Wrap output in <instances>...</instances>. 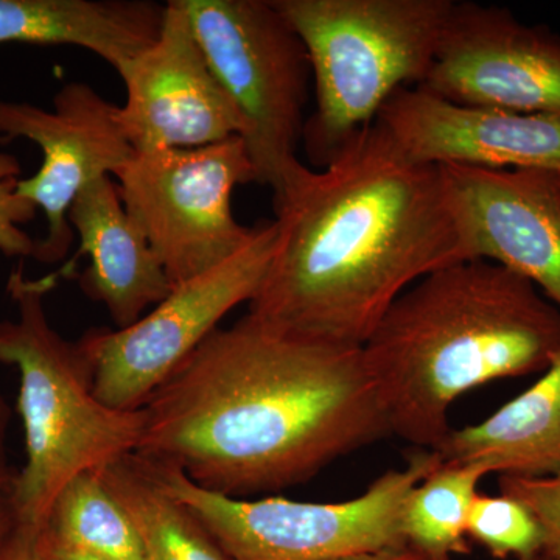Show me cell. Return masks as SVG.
<instances>
[{
	"instance_id": "obj_1",
	"label": "cell",
	"mask_w": 560,
	"mask_h": 560,
	"mask_svg": "<svg viewBox=\"0 0 560 560\" xmlns=\"http://www.w3.org/2000/svg\"><path fill=\"white\" fill-rule=\"evenodd\" d=\"M143 411L136 455L235 499L302 485L390 436L361 348L250 315L213 331Z\"/></svg>"
},
{
	"instance_id": "obj_2",
	"label": "cell",
	"mask_w": 560,
	"mask_h": 560,
	"mask_svg": "<svg viewBox=\"0 0 560 560\" xmlns=\"http://www.w3.org/2000/svg\"><path fill=\"white\" fill-rule=\"evenodd\" d=\"M276 245L254 318L361 348L430 272L475 259L440 165L411 160L377 120L275 201Z\"/></svg>"
},
{
	"instance_id": "obj_3",
	"label": "cell",
	"mask_w": 560,
	"mask_h": 560,
	"mask_svg": "<svg viewBox=\"0 0 560 560\" xmlns=\"http://www.w3.org/2000/svg\"><path fill=\"white\" fill-rule=\"evenodd\" d=\"M361 350L390 434L436 451L464 394L550 366L560 311L495 261H456L401 293Z\"/></svg>"
},
{
	"instance_id": "obj_4",
	"label": "cell",
	"mask_w": 560,
	"mask_h": 560,
	"mask_svg": "<svg viewBox=\"0 0 560 560\" xmlns=\"http://www.w3.org/2000/svg\"><path fill=\"white\" fill-rule=\"evenodd\" d=\"M55 272L31 279L22 264L7 291L16 318L0 320V364L20 374V408L27 459L9 488L14 522L43 529L51 506L73 478L105 469L138 452L145 411L103 404L79 345L62 338L47 318L44 300Z\"/></svg>"
},
{
	"instance_id": "obj_5",
	"label": "cell",
	"mask_w": 560,
	"mask_h": 560,
	"mask_svg": "<svg viewBox=\"0 0 560 560\" xmlns=\"http://www.w3.org/2000/svg\"><path fill=\"white\" fill-rule=\"evenodd\" d=\"M307 50L315 113L304 145L323 168L404 88L422 86L455 0H276Z\"/></svg>"
},
{
	"instance_id": "obj_6",
	"label": "cell",
	"mask_w": 560,
	"mask_h": 560,
	"mask_svg": "<svg viewBox=\"0 0 560 560\" xmlns=\"http://www.w3.org/2000/svg\"><path fill=\"white\" fill-rule=\"evenodd\" d=\"M138 458L205 525L230 560H338L404 550L405 500L442 464L436 452L420 451L404 469L386 471L355 499L312 503L283 497L235 499L201 488L175 467Z\"/></svg>"
},
{
	"instance_id": "obj_7",
	"label": "cell",
	"mask_w": 560,
	"mask_h": 560,
	"mask_svg": "<svg viewBox=\"0 0 560 560\" xmlns=\"http://www.w3.org/2000/svg\"><path fill=\"white\" fill-rule=\"evenodd\" d=\"M213 75L241 110L256 183L280 200L307 171L298 158L312 68L276 0H180Z\"/></svg>"
},
{
	"instance_id": "obj_8",
	"label": "cell",
	"mask_w": 560,
	"mask_h": 560,
	"mask_svg": "<svg viewBox=\"0 0 560 560\" xmlns=\"http://www.w3.org/2000/svg\"><path fill=\"white\" fill-rule=\"evenodd\" d=\"M113 178L173 289L231 259L256 234L232 212L234 190L256 183L241 136L200 149L135 153Z\"/></svg>"
},
{
	"instance_id": "obj_9",
	"label": "cell",
	"mask_w": 560,
	"mask_h": 560,
	"mask_svg": "<svg viewBox=\"0 0 560 560\" xmlns=\"http://www.w3.org/2000/svg\"><path fill=\"white\" fill-rule=\"evenodd\" d=\"M276 223L256 234L234 257L180 283L138 323L125 329H90L77 341L95 396L110 408L142 410L154 393L237 305L249 304L267 275Z\"/></svg>"
},
{
	"instance_id": "obj_10",
	"label": "cell",
	"mask_w": 560,
	"mask_h": 560,
	"mask_svg": "<svg viewBox=\"0 0 560 560\" xmlns=\"http://www.w3.org/2000/svg\"><path fill=\"white\" fill-rule=\"evenodd\" d=\"M0 139L31 140L43 151L32 178L18 194L46 217V235L36 238L33 259L58 264L68 256L75 232L69 212L77 197L95 180L114 176L135 156L119 119V106L91 84L70 81L55 94L54 109L27 102L0 101Z\"/></svg>"
},
{
	"instance_id": "obj_11",
	"label": "cell",
	"mask_w": 560,
	"mask_h": 560,
	"mask_svg": "<svg viewBox=\"0 0 560 560\" xmlns=\"http://www.w3.org/2000/svg\"><path fill=\"white\" fill-rule=\"evenodd\" d=\"M422 86L458 105L560 117V35L501 7L456 2Z\"/></svg>"
},
{
	"instance_id": "obj_12",
	"label": "cell",
	"mask_w": 560,
	"mask_h": 560,
	"mask_svg": "<svg viewBox=\"0 0 560 560\" xmlns=\"http://www.w3.org/2000/svg\"><path fill=\"white\" fill-rule=\"evenodd\" d=\"M121 128L135 153L200 149L243 136L245 121L202 54L180 0L165 3L156 43L119 73Z\"/></svg>"
},
{
	"instance_id": "obj_13",
	"label": "cell",
	"mask_w": 560,
	"mask_h": 560,
	"mask_svg": "<svg viewBox=\"0 0 560 560\" xmlns=\"http://www.w3.org/2000/svg\"><path fill=\"white\" fill-rule=\"evenodd\" d=\"M377 121L423 164L560 173V117L458 105L415 86L397 91Z\"/></svg>"
},
{
	"instance_id": "obj_14",
	"label": "cell",
	"mask_w": 560,
	"mask_h": 560,
	"mask_svg": "<svg viewBox=\"0 0 560 560\" xmlns=\"http://www.w3.org/2000/svg\"><path fill=\"white\" fill-rule=\"evenodd\" d=\"M440 167L475 259L529 280L560 311L558 173Z\"/></svg>"
},
{
	"instance_id": "obj_15",
	"label": "cell",
	"mask_w": 560,
	"mask_h": 560,
	"mask_svg": "<svg viewBox=\"0 0 560 560\" xmlns=\"http://www.w3.org/2000/svg\"><path fill=\"white\" fill-rule=\"evenodd\" d=\"M69 223L79 235V250L55 275L73 278L81 257H90L79 276L81 290L105 305L117 329L138 323L147 308L151 311L171 294L164 265L125 209L110 176L81 191L70 208Z\"/></svg>"
},
{
	"instance_id": "obj_16",
	"label": "cell",
	"mask_w": 560,
	"mask_h": 560,
	"mask_svg": "<svg viewBox=\"0 0 560 560\" xmlns=\"http://www.w3.org/2000/svg\"><path fill=\"white\" fill-rule=\"evenodd\" d=\"M165 3L150 0H0V46H75L117 73L156 43Z\"/></svg>"
},
{
	"instance_id": "obj_17",
	"label": "cell",
	"mask_w": 560,
	"mask_h": 560,
	"mask_svg": "<svg viewBox=\"0 0 560 560\" xmlns=\"http://www.w3.org/2000/svg\"><path fill=\"white\" fill-rule=\"evenodd\" d=\"M433 452L444 463L481 464L500 477L560 474V350L539 382L482 422L452 430Z\"/></svg>"
},
{
	"instance_id": "obj_18",
	"label": "cell",
	"mask_w": 560,
	"mask_h": 560,
	"mask_svg": "<svg viewBox=\"0 0 560 560\" xmlns=\"http://www.w3.org/2000/svg\"><path fill=\"white\" fill-rule=\"evenodd\" d=\"M97 471L130 514L145 560H230L205 525L150 477L136 453Z\"/></svg>"
},
{
	"instance_id": "obj_19",
	"label": "cell",
	"mask_w": 560,
	"mask_h": 560,
	"mask_svg": "<svg viewBox=\"0 0 560 560\" xmlns=\"http://www.w3.org/2000/svg\"><path fill=\"white\" fill-rule=\"evenodd\" d=\"M481 464L444 463L412 488L401 511V534L410 550L431 560L467 555V522L478 486L488 477Z\"/></svg>"
},
{
	"instance_id": "obj_20",
	"label": "cell",
	"mask_w": 560,
	"mask_h": 560,
	"mask_svg": "<svg viewBox=\"0 0 560 560\" xmlns=\"http://www.w3.org/2000/svg\"><path fill=\"white\" fill-rule=\"evenodd\" d=\"M55 544L102 560H145L130 514L110 495L97 470L61 490L43 528Z\"/></svg>"
},
{
	"instance_id": "obj_21",
	"label": "cell",
	"mask_w": 560,
	"mask_h": 560,
	"mask_svg": "<svg viewBox=\"0 0 560 560\" xmlns=\"http://www.w3.org/2000/svg\"><path fill=\"white\" fill-rule=\"evenodd\" d=\"M467 537L501 560H530L550 548L547 530L534 512L504 493H478L467 522Z\"/></svg>"
},
{
	"instance_id": "obj_22",
	"label": "cell",
	"mask_w": 560,
	"mask_h": 560,
	"mask_svg": "<svg viewBox=\"0 0 560 560\" xmlns=\"http://www.w3.org/2000/svg\"><path fill=\"white\" fill-rule=\"evenodd\" d=\"M21 173V162L14 154L0 153V253L5 257L33 259L36 238L22 226L35 220L38 208L18 194Z\"/></svg>"
},
{
	"instance_id": "obj_23",
	"label": "cell",
	"mask_w": 560,
	"mask_h": 560,
	"mask_svg": "<svg viewBox=\"0 0 560 560\" xmlns=\"http://www.w3.org/2000/svg\"><path fill=\"white\" fill-rule=\"evenodd\" d=\"M500 493L534 512L548 534V552L560 559V474L547 478L500 477Z\"/></svg>"
},
{
	"instance_id": "obj_24",
	"label": "cell",
	"mask_w": 560,
	"mask_h": 560,
	"mask_svg": "<svg viewBox=\"0 0 560 560\" xmlns=\"http://www.w3.org/2000/svg\"><path fill=\"white\" fill-rule=\"evenodd\" d=\"M40 530L16 523L0 547V560H49Z\"/></svg>"
},
{
	"instance_id": "obj_25",
	"label": "cell",
	"mask_w": 560,
	"mask_h": 560,
	"mask_svg": "<svg viewBox=\"0 0 560 560\" xmlns=\"http://www.w3.org/2000/svg\"><path fill=\"white\" fill-rule=\"evenodd\" d=\"M10 412L5 400L0 396V490H9L14 475H11L9 463H7L5 436L9 427Z\"/></svg>"
},
{
	"instance_id": "obj_26",
	"label": "cell",
	"mask_w": 560,
	"mask_h": 560,
	"mask_svg": "<svg viewBox=\"0 0 560 560\" xmlns=\"http://www.w3.org/2000/svg\"><path fill=\"white\" fill-rule=\"evenodd\" d=\"M338 560H431L419 552L404 548V550L364 552V555L349 556Z\"/></svg>"
},
{
	"instance_id": "obj_27",
	"label": "cell",
	"mask_w": 560,
	"mask_h": 560,
	"mask_svg": "<svg viewBox=\"0 0 560 560\" xmlns=\"http://www.w3.org/2000/svg\"><path fill=\"white\" fill-rule=\"evenodd\" d=\"M40 533H43L44 548H46L47 558H49V560H102L91 558V556L83 555V552L61 547V545L51 541L44 530H40Z\"/></svg>"
},
{
	"instance_id": "obj_28",
	"label": "cell",
	"mask_w": 560,
	"mask_h": 560,
	"mask_svg": "<svg viewBox=\"0 0 560 560\" xmlns=\"http://www.w3.org/2000/svg\"><path fill=\"white\" fill-rule=\"evenodd\" d=\"M14 525L16 522H14L13 511L10 506L9 490H0V547L10 536Z\"/></svg>"
},
{
	"instance_id": "obj_29",
	"label": "cell",
	"mask_w": 560,
	"mask_h": 560,
	"mask_svg": "<svg viewBox=\"0 0 560 560\" xmlns=\"http://www.w3.org/2000/svg\"><path fill=\"white\" fill-rule=\"evenodd\" d=\"M530 560H560L556 558V556L550 555V552H544V555L537 556V558Z\"/></svg>"
},
{
	"instance_id": "obj_30",
	"label": "cell",
	"mask_w": 560,
	"mask_h": 560,
	"mask_svg": "<svg viewBox=\"0 0 560 560\" xmlns=\"http://www.w3.org/2000/svg\"><path fill=\"white\" fill-rule=\"evenodd\" d=\"M558 178H559V183H560V173H558Z\"/></svg>"
}]
</instances>
